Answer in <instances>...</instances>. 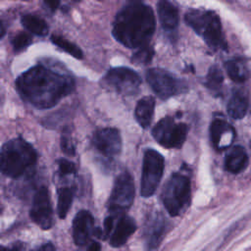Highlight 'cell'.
Returning <instances> with one entry per match:
<instances>
[{"label":"cell","mask_w":251,"mask_h":251,"mask_svg":"<svg viewBox=\"0 0 251 251\" xmlns=\"http://www.w3.org/2000/svg\"><path fill=\"white\" fill-rule=\"evenodd\" d=\"M136 224L129 216H122L110 236V244L113 247L124 245L128 237L135 231Z\"/></svg>","instance_id":"14"},{"label":"cell","mask_w":251,"mask_h":251,"mask_svg":"<svg viewBox=\"0 0 251 251\" xmlns=\"http://www.w3.org/2000/svg\"><path fill=\"white\" fill-rule=\"evenodd\" d=\"M36 160L34 148L21 137L7 141L0 149V171L13 178L25 175Z\"/></svg>","instance_id":"3"},{"label":"cell","mask_w":251,"mask_h":251,"mask_svg":"<svg viewBox=\"0 0 251 251\" xmlns=\"http://www.w3.org/2000/svg\"><path fill=\"white\" fill-rule=\"evenodd\" d=\"M114 216L110 215L109 217H107L104 221V228L102 231V237L103 238H107L109 236H111L112 231H113V226H114Z\"/></svg>","instance_id":"30"},{"label":"cell","mask_w":251,"mask_h":251,"mask_svg":"<svg viewBox=\"0 0 251 251\" xmlns=\"http://www.w3.org/2000/svg\"><path fill=\"white\" fill-rule=\"evenodd\" d=\"M162 200L171 216L179 215L190 202V181L180 175L174 174L164 186Z\"/></svg>","instance_id":"5"},{"label":"cell","mask_w":251,"mask_h":251,"mask_svg":"<svg viewBox=\"0 0 251 251\" xmlns=\"http://www.w3.org/2000/svg\"><path fill=\"white\" fill-rule=\"evenodd\" d=\"M154 55V50L152 47L145 45L143 47H140L131 57V61L134 64H139V65H145L151 62L152 58Z\"/></svg>","instance_id":"26"},{"label":"cell","mask_w":251,"mask_h":251,"mask_svg":"<svg viewBox=\"0 0 251 251\" xmlns=\"http://www.w3.org/2000/svg\"><path fill=\"white\" fill-rule=\"evenodd\" d=\"M225 69L228 76L235 82H243L249 75L247 66L241 59H231L226 61L225 63Z\"/></svg>","instance_id":"21"},{"label":"cell","mask_w":251,"mask_h":251,"mask_svg":"<svg viewBox=\"0 0 251 251\" xmlns=\"http://www.w3.org/2000/svg\"><path fill=\"white\" fill-rule=\"evenodd\" d=\"M159 20L167 31H173L178 25V11L169 0H160L157 6Z\"/></svg>","instance_id":"15"},{"label":"cell","mask_w":251,"mask_h":251,"mask_svg":"<svg viewBox=\"0 0 251 251\" xmlns=\"http://www.w3.org/2000/svg\"><path fill=\"white\" fill-rule=\"evenodd\" d=\"M85 251H101V246L98 242L93 241Z\"/></svg>","instance_id":"33"},{"label":"cell","mask_w":251,"mask_h":251,"mask_svg":"<svg viewBox=\"0 0 251 251\" xmlns=\"http://www.w3.org/2000/svg\"><path fill=\"white\" fill-rule=\"evenodd\" d=\"M51 41L55 45H57L58 47L63 49L64 51H66L69 54H71L72 56H74L75 58H77V59H81L82 58V51L75 44L70 42L69 40L65 39L61 35L53 34L51 36Z\"/></svg>","instance_id":"24"},{"label":"cell","mask_w":251,"mask_h":251,"mask_svg":"<svg viewBox=\"0 0 251 251\" xmlns=\"http://www.w3.org/2000/svg\"><path fill=\"white\" fill-rule=\"evenodd\" d=\"M21 96L38 109L55 106L74 89L73 78L45 66H35L23 73L16 81Z\"/></svg>","instance_id":"1"},{"label":"cell","mask_w":251,"mask_h":251,"mask_svg":"<svg viewBox=\"0 0 251 251\" xmlns=\"http://www.w3.org/2000/svg\"><path fill=\"white\" fill-rule=\"evenodd\" d=\"M93 224V217L88 211L81 210L76 214L73 222V237L76 245H83L87 242Z\"/></svg>","instance_id":"13"},{"label":"cell","mask_w":251,"mask_h":251,"mask_svg":"<svg viewBox=\"0 0 251 251\" xmlns=\"http://www.w3.org/2000/svg\"><path fill=\"white\" fill-rule=\"evenodd\" d=\"M248 165V156L242 146H234L226 156L225 168L227 172L238 174L245 170Z\"/></svg>","instance_id":"16"},{"label":"cell","mask_w":251,"mask_h":251,"mask_svg":"<svg viewBox=\"0 0 251 251\" xmlns=\"http://www.w3.org/2000/svg\"><path fill=\"white\" fill-rule=\"evenodd\" d=\"M225 134H234L233 128L229 124L224 120H215L210 126L211 140L218 149H225L226 145L224 142Z\"/></svg>","instance_id":"19"},{"label":"cell","mask_w":251,"mask_h":251,"mask_svg":"<svg viewBox=\"0 0 251 251\" xmlns=\"http://www.w3.org/2000/svg\"><path fill=\"white\" fill-rule=\"evenodd\" d=\"M31 220L42 229H49L53 225V212L48 189L41 186L33 196L30 209Z\"/></svg>","instance_id":"11"},{"label":"cell","mask_w":251,"mask_h":251,"mask_svg":"<svg viewBox=\"0 0 251 251\" xmlns=\"http://www.w3.org/2000/svg\"><path fill=\"white\" fill-rule=\"evenodd\" d=\"M93 146L104 157L114 158L122 148V137L117 128L106 127L97 130L92 138Z\"/></svg>","instance_id":"12"},{"label":"cell","mask_w":251,"mask_h":251,"mask_svg":"<svg viewBox=\"0 0 251 251\" xmlns=\"http://www.w3.org/2000/svg\"><path fill=\"white\" fill-rule=\"evenodd\" d=\"M44 2L52 11H55L60 4V0H44Z\"/></svg>","instance_id":"31"},{"label":"cell","mask_w":251,"mask_h":251,"mask_svg":"<svg viewBox=\"0 0 251 251\" xmlns=\"http://www.w3.org/2000/svg\"><path fill=\"white\" fill-rule=\"evenodd\" d=\"M187 126L185 124H176L173 118L160 120L152 129L155 140L166 148H179L185 141Z\"/></svg>","instance_id":"8"},{"label":"cell","mask_w":251,"mask_h":251,"mask_svg":"<svg viewBox=\"0 0 251 251\" xmlns=\"http://www.w3.org/2000/svg\"><path fill=\"white\" fill-rule=\"evenodd\" d=\"M166 230V224L163 217L158 216L151 222L147 230V249L155 251L162 241Z\"/></svg>","instance_id":"18"},{"label":"cell","mask_w":251,"mask_h":251,"mask_svg":"<svg viewBox=\"0 0 251 251\" xmlns=\"http://www.w3.org/2000/svg\"><path fill=\"white\" fill-rule=\"evenodd\" d=\"M223 80H224V76H223L222 71L217 66L211 67L206 78L207 87L212 91L219 92L222 88Z\"/></svg>","instance_id":"25"},{"label":"cell","mask_w":251,"mask_h":251,"mask_svg":"<svg viewBox=\"0 0 251 251\" xmlns=\"http://www.w3.org/2000/svg\"><path fill=\"white\" fill-rule=\"evenodd\" d=\"M103 80L107 87L123 95L135 94L141 84V78L137 73L126 67L110 69Z\"/></svg>","instance_id":"9"},{"label":"cell","mask_w":251,"mask_h":251,"mask_svg":"<svg viewBox=\"0 0 251 251\" xmlns=\"http://www.w3.org/2000/svg\"><path fill=\"white\" fill-rule=\"evenodd\" d=\"M155 108V100L152 96L141 98L135 107V119L139 126L146 128L150 126Z\"/></svg>","instance_id":"17"},{"label":"cell","mask_w":251,"mask_h":251,"mask_svg":"<svg viewBox=\"0 0 251 251\" xmlns=\"http://www.w3.org/2000/svg\"><path fill=\"white\" fill-rule=\"evenodd\" d=\"M22 24L27 30L38 36L46 35L49 30L46 22L37 16L25 15L22 17Z\"/></svg>","instance_id":"22"},{"label":"cell","mask_w":251,"mask_h":251,"mask_svg":"<svg viewBox=\"0 0 251 251\" xmlns=\"http://www.w3.org/2000/svg\"><path fill=\"white\" fill-rule=\"evenodd\" d=\"M61 148L68 155L73 156L75 154V145H74V142L72 139V133L68 127H65L62 132Z\"/></svg>","instance_id":"27"},{"label":"cell","mask_w":251,"mask_h":251,"mask_svg":"<svg viewBox=\"0 0 251 251\" xmlns=\"http://www.w3.org/2000/svg\"><path fill=\"white\" fill-rule=\"evenodd\" d=\"M5 34V28H4V25L2 24V22L0 21V38Z\"/></svg>","instance_id":"34"},{"label":"cell","mask_w":251,"mask_h":251,"mask_svg":"<svg viewBox=\"0 0 251 251\" xmlns=\"http://www.w3.org/2000/svg\"><path fill=\"white\" fill-rule=\"evenodd\" d=\"M164 172V158L153 149H147L144 153L142 164V176L140 193L143 197L153 195L161 181Z\"/></svg>","instance_id":"6"},{"label":"cell","mask_w":251,"mask_h":251,"mask_svg":"<svg viewBox=\"0 0 251 251\" xmlns=\"http://www.w3.org/2000/svg\"><path fill=\"white\" fill-rule=\"evenodd\" d=\"M38 251H56V249L52 243L48 242V243L41 245L40 248L38 249Z\"/></svg>","instance_id":"32"},{"label":"cell","mask_w":251,"mask_h":251,"mask_svg":"<svg viewBox=\"0 0 251 251\" xmlns=\"http://www.w3.org/2000/svg\"><path fill=\"white\" fill-rule=\"evenodd\" d=\"M155 26L151 7L142 0H128L115 18L113 35L127 48H140L148 45Z\"/></svg>","instance_id":"2"},{"label":"cell","mask_w":251,"mask_h":251,"mask_svg":"<svg viewBox=\"0 0 251 251\" xmlns=\"http://www.w3.org/2000/svg\"><path fill=\"white\" fill-rule=\"evenodd\" d=\"M185 23L209 46L213 48H226L222 24L219 16L210 10H189L184 16Z\"/></svg>","instance_id":"4"},{"label":"cell","mask_w":251,"mask_h":251,"mask_svg":"<svg viewBox=\"0 0 251 251\" xmlns=\"http://www.w3.org/2000/svg\"><path fill=\"white\" fill-rule=\"evenodd\" d=\"M248 109V100L247 98L240 92H234L226 106V110L228 115L236 120L242 119L247 112Z\"/></svg>","instance_id":"20"},{"label":"cell","mask_w":251,"mask_h":251,"mask_svg":"<svg viewBox=\"0 0 251 251\" xmlns=\"http://www.w3.org/2000/svg\"><path fill=\"white\" fill-rule=\"evenodd\" d=\"M31 43V36L25 32L18 33L12 39V45L15 51H22Z\"/></svg>","instance_id":"28"},{"label":"cell","mask_w":251,"mask_h":251,"mask_svg":"<svg viewBox=\"0 0 251 251\" xmlns=\"http://www.w3.org/2000/svg\"><path fill=\"white\" fill-rule=\"evenodd\" d=\"M0 251H18L17 248H6L3 246H0Z\"/></svg>","instance_id":"35"},{"label":"cell","mask_w":251,"mask_h":251,"mask_svg":"<svg viewBox=\"0 0 251 251\" xmlns=\"http://www.w3.org/2000/svg\"><path fill=\"white\" fill-rule=\"evenodd\" d=\"M146 80L153 91L162 99L176 95L179 90V81L168 71L153 68L147 71Z\"/></svg>","instance_id":"10"},{"label":"cell","mask_w":251,"mask_h":251,"mask_svg":"<svg viewBox=\"0 0 251 251\" xmlns=\"http://www.w3.org/2000/svg\"><path fill=\"white\" fill-rule=\"evenodd\" d=\"M73 198H74V190L71 187H62L59 189L57 211L60 219H64L67 216L71 208Z\"/></svg>","instance_id":"23"},{"label":"cell","mask_w":251,"mask_h":251,"mask_svg":"<svg viewBox=\"0 0 251 251\" xmlns=\"http://www.w3.org/2000/svg\"><path fill=\"white\" fill-rule=\"evenodd\" d=\"M58 165H59L60 172L63 175H71V174H74L75 171V164L66 159H60L58 162Z\"/></svg>","instance_id":"29"},{"label":"cell","mask_w":251,"mask_h":251,"mask_svg":"<svg viewBox=\"0 0 251 251\" xmlns=\"http://www.w3.org/2000/svg\"><path fill=\"white\" fill-rule=\"evenodd\" d=\"M134 198V182L132 176L125 172L116 178L108 208L112 216L125 213L132 204Z\"/></svg>","instance_id":"7"}]
</instances>
